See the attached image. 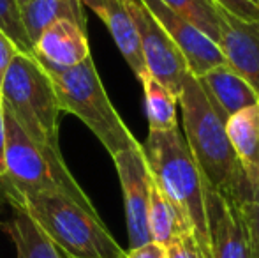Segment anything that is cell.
I'll list each match as a JSON object with an SVG mask.
<instances>
[{
	"instance_id": "obj_13",
	"label": "cell",
	"mask_w": 259,
	"mask_h": 258,
	"mask_svg": "<svg viewBox=\"0 0 259 258\" xmlns=\"http://www.w3.org/2000/svg\"><path fill=\"white\" fill-rule=\"evenodd\" d=\"M81 4L90 7L104 21L122 57L133 69L136 78L140 80L147 72V67L143 62V55H141L136 27L122 0H81Z\"/></svg>"
},
{
	"instance_id": "obj_8",
	"label": "cell",
	"mask_w": 259,
	"mask_h": 258,
	"mask_svg": "<svg viewBox=\"0 0 259 258\" xmlns=\"http://www.w3.org/2000/svg\"><path fill=\"white\" fill-rule=\"evenodd\" d=\"M113 163H115L123 195L129 248H138V246L150 242L147 210L152 175L141 143L115 154Z\"/></svg>"
},
{
	"instance_id": "obj_6",
	"label": "cell",
	"mask_w": 259,
	"mask_h": 258,
	"mask_svg": "<svg viewBox=\"0 0 259 258\" xmlns=\"http://www.w3.org/2000/svg\"><path fill=\"white\" fill-rule=\"evenodd\" d=\"M4 110L34 141L60 151V106L53 83L34 55L18 52L0 89Z\"/></svg>"
},
{
	"instance_id": "obj_29",
	"label": "cell",
	"mask_w": 259,
	"mask_h": 258,
	"mask_svg": "<svg viewBox=\"0 0 259 258\" xmlns=\"http://www.w3.org/2000/svg\"><path fill=\"white\" fill-rule=\"evenodd\" d=\"M254 2H256V4H257V0H254Z\"/></svg>"
},
{
	"instance_id": "obj_23",
	"label": "cell",
	"mask_w": 259,
	"mask_h": 258,
	"mask_svg": "<svg viewBox=\"0 0 259 258\" xmlns=\"http://www.w3.org/2000/svg\"><path fill=\"white\" fill-rule=\"evenodd\" d=\"M211 2L240 20L259 23V6L254 0H211Z\"/></svg>"
},
{
	"instance_id": "obj_1",
	"label": "cell",
	"mask_w": 259,
	"mask_h": 258,
	"mask_svg": "<svg viewBox=\"0 0 259 258\" xmlns=\"http://www.w3.org/2000/svg\"><path fill=\"white\" fill-rule=\"evenodd\" d=\"M177 101L182 112L185 143L205 184L240 207L254 193L228 140V119L208 97L201 82L191 72L182 80Z\"/></svg>"
},
{
	"instance_id": "obj_2",
	"label": "cell",
	"mask_w": 259,
	"mask_h": 258,
	"mask_svg": "<svg viewBox=\"0 0 259 258\" xmlns=\"http://www.w3.org/2000/svg\"><path fill=\"white\" fill-rule=\"evenodd\" d=\"M141 147L152 179L175 207L184 230L192 234L199 258H211L205 180L184 136L178 129L148 131Z\"/></svg>"
},
{
	"instance_id": "obj_16",
	"label": "cell",
	"mask_w": 259,
	"mask_h": 258,
	"mask_svg": "<svg viewBox=\"0 0 259 258\" xmlns=\"http://www.w3.org/2000/svg\"><path fill=\"white\" fill-rule=\"evenodd\" d=\"M20 14L32 45L45 28L60 20L72 21L87 30V16L81 0H27L20 4Z\"/></svg>"
},
{
	"instance_id": "obj_9",
	"label": "cell",
	"mask_w": 259,
	"mask_h": 258,
	"mask_svg": "<svg viewBox=\"0 0 259 258\" xmlns=\"http://www.w3.org/2000/svg\"><path fill=\"white\" fill-rule=\"evenodd\" d=\"M140 2L147 7L148 13L155 18L157 23L166 30L175 46L180 50L191 75L199 78L210 69L226 64L219 46L189 20L175 13L160 0H140Z\"/></svg>"
},
{
	"instance_id": "obj_31",
	"label": "cell",
	"mask_w": 259,
	"mask_h": 258,
	"mask_svg": "<svg viewBox=\"0 0 259 258\" xmlns=\"http://www.w3.org/2000/svg\"><path fill=\"white\" fill-rule=\"evenodd\" d=\"M123 256H125V255H123Z\"/></svg>"
},
{
	"instance_id": "obj_12",
	"label": "cell",
	"mask_w": 259,
	"mask_h": 258,
	"mask_svg": "<svg viewBox=\"0 0 259 258\" xmlns=\"http://www.w3.org/2000/svg\"><path fill=\"white\" fill-rule=\"evenodd\" d=\"M34 57L57 67H72L90 55L87 30L67 20L55 21L34 43Z\"/></svg>"
},
{
	"instance_id": "obj_30",
	"label": "cell",
	"mask_w": 259,
	"mask_h": 258,
	"mask_svg": "<svg viewBox=\"0 0 259 258\" xmlns=\"http://www.w3.org/2000/svg\"><path fill=\"white\" fill-rule=\"evenodd\" d=\"M257 6H259V0H257Z\"/></svg>"
},
{
	"instance_id": "obj_11",
	"label": "cell",
	"mask_w": 259,
	"mask_h": 258,
	"mask_svg": "<svg viewBox=\"0 0 259 258\" xmlns=\"http://www.w3.org/2000/svg\"><path fill=\"white\" fill-rule=\"evenodd\" d=\"M211 258H249V244L238 207L205 184Z\"/></svg>"
},
{
	"instance_id": "obj_18",
	"label": "cell",
	"mask_w": 259,
	"mask_h": 258,
	"mask_svg": "<svg viewBox=\"0 0 259 258\" xmlns=\"http://www.w3.org/2000/svg\"><path fill=\"white\" fill-rule=\"evenodd\" d=\"M145 92V110H147L148 129L150 131H173L178 129L177 122V97L164 85L145 72L140 78Z\"/></svg>"
},
{
	"instance_id": "obj_7",
	"label": "cell",
	"mask_w": 259,
	"mask_h": 258,
	"mask_svg": "<svg viewBox=\"0 0 259 258\" xmlns=\"http://www.w3.org/2000/svg\"><path fill=\"white\" fill-rule=\"evenodd\" d=\"M122 2L136 27L147 72L154 76L160 85L166 87L175 97H178L182 80L189 72L184 55L140 0H122Z\"/></svg>"
},
{
	"instance_id": "obj_21",
	"label": "cell",
	"mask_w": 259,
	"mask_h": 258,
	"mask_svg": "<svg viewBox=\"0 0 259 258\" xmlns=\"http://www.w3.org/2000/svg\"><path fill=\"white\" fill-rule=\"evenodd\" d=\"M0 30L13 41L20 53L34 55V45L25 32L18 0H0Z\"/></svg>"
},
{
	"instance_id": "obj_3",
	"label": "cell",
	"mask_w": 259,
	"mask_h": 258,
	"mask_svg": "<svg viewBox=\"0 0 259 258\" xmlns=\"http://www.w3.org/2000/svg\"><path fill=\"white\" fill-rule=\"evenodd\" d=\"M46 232L67 258H123L125 249L115 241L97 210H89L58 193H6Z\"/></svg>"
},
{
	"instance_id": "obj_15",
	"label": "cell",
	"mask_w": 259,
	"mask_h": 258,
	"mask_svg": "<svg viewBox=\"0 0 259 258\" xmlns=\"http://www.w3.org/2000/svg\"><path fill=\"white\" fill-rule=\"evenodd\" d=\"M198 80L201 82L208 97L213 101V104L222 112L226 119L238 114L243 108L259 103L256 90L242 76L236 75L228 64H221L210 69Z\"/></svg>"
},
{
	"instance_id": "obj_17",
	"label": "cell",
	"mask_w": 259,
	"mask_h": 258,
	"mask_svg": "<svg viewBox=\"0 0 259 258\" xmlns=\"http://www.w3.org/2000/svg\"><path fill=\"white\" fill-rule=\"evenodd\" d=\"M11 209L13 216L2 228L13 241L18 258H67L27 210L18 205H11Z\"/></svg>"
},
{
	"instance_id": "obj_24",
	"label": "cell",
	"mask_w": 259,
	"mask_h": 258,
	"mask_svg": "<svg viewBox=\"0 0 259 258\" xmlns=\"http://www.w3.org/2000/svg\"><path fill=\"white\" fill-rule=\"evenodd\" d=\"M167 258H199L198 246L191 232H182L166 246Z\"/></svg>"
},
{
	"instance_id": "obj_5",
	"label": "cell",
	"mask_w": 259,
	"mask_h": 258,
	"mask_svg": "<svg viewBox=\"0 0 259 258\" xmlns=\"http://www.w3.org/2000/svg\"><path fill=\"white\" fill-rule=\"evenodd\" d=\"M6 134V175L0 179V195L58 193L85 209L97 210L69 172L60 151L34 141L7 112Z\"/></svg>"
},
{
	"instance_id": "obj_4",
	"label": "cell",
	"mask_w": 259,
	"mask_h": 258,
	"mask_svg": "<svg viewBox=\"0 0 259 258\" xmlns=\"http://www.w3.org/2000/svg\"><path fill=\"white\" fill-rule=\"evenodd\" d=\"M39 64L52 80L60 110L76 115L111 158L140 143L109 101L92 57L72 67H57L42 60Z\"/></svg>"
},
{
	"instance_id": "obj_27",
	"label": "cell",
	"mask_w": 259,
	"mask_h": 258,
	"mask_svg": "<svg viewBox=\"0 0 259 258\" xmlns=\"http://www.w3.org/2000/svg\"><path fill=\"white\" fill-rule=\"evenodd\" d=\"M6 143H7L6 112H4L2 97H0V179L6 175Z\"/></svg>"
},
{
	"instance_id": "obj_10",
	"label": "cell",
	"mask_w": 259,
	"mask_h": 258,
	"mask_svg": "<svg viewBox=\"0 0 259 258\" xmlns=\"http://www.w3.org/2000/svg\"><path fill=\"white\" fill-rule=\"evenodd\" d=\"M219 20L217 43L224 62L259 96V23L243 21L215 4Z\"/></svg>"
},
{
	"instance_id": "obj_25",
	"label": "cell",
	"mask_w": 259,
	"mask_h": 258,
	"mask_svg": "<svg viewBox=\"0 0 259 258\" xmlns=\"http://www.w3.org/2000/svg\"><path fill=\"white\" fill-rule=\"evenodd\" d=\"M123 258H167V249L166 246L150 241L138 248H129Z\"/></svg>"
},
{
	"instance_id": "obj_22",
	"label": "cell",
	"mask_w": 259,
	"mask_h": 258,
	"mask_svg": "<svg viewBox=\"0 0 259 258\" xmlns=\"http://www.w3.org/2000/svg\"><path fill=\"white\" fill-rule=\"evenodd\" d=\"M249 244V258H259V190L238 207Z\"/></svg>"
},
{
	"instance_id": "obj_26",
	"label": "cell",
	"mask_w": 259,
	"mask_h": 258,
	"mask_svg": "<svg viewBox=\"0 0 259 258\" xmlns=\"http://www.w3.org/2000/svg\"><path fill=\"white\" fill-rule=\"evenodd\" d=\"M16 53H18V48L13 45V41L0 30V89H2V82L7 72V67L13 62Z\"/></svg>"
},
{
	"instance_id": "obj_28",
	"label": "cell",
	"mask_w": 259,
	"mask_h": 258,
	"mask_svg": "<svg viewBox=\"0 0 259 258\" xmlns=\"http://www.w3.org/2000/svg\"><path fill=\"white\" fill-rule=\"evenodd\" d=\"M21 2H27V0H18V4H21Z\"/></svg>"
},
{
	"instance_id": "obj_20",
	"label": "cell",
	"mask_w": 259,
	"mask_h": 258,
	"mask_svg": "<svg viewBox=\"0 0 259 258\" xmlns=\"http://www.w3.org/2000/svg\"><path fill=\"white\" fill-rule=\"evenodd\" d=\"M160 2L189 20L201 32H205L213 43H217L219 20L217 9L211 0H160Z\"/></svg>"
},
{
	"instance_id": "obj_19",
	"label": "cell",
	"mask_w": 259,
	"mask_h": 258,
	"mask_svg": "<svg viewBox=\"0 0 259 258\" xmlns=\"http://www.w3.org/2000/svg\"><path fill=\"white\" fill-rule=\"evenodd\" d=\"M147 225L150 241L159 242L162 246H167L182 232H187L182 227L175 207L162 195V191L154 182V179L150 180V193H148Z\"/></svg>"
},
{
	"instance_id": "obj_14",
	"label": "cell",
	"mask_w": 259,
	"mask_h": 258,
	"mask_svg": "<svg viewBox=\"0 0 259 258\" xmlns=\"http://www.w3.org/2000/svg\"><path fill=\"white\" fill-rule=\"evenodd\" d=\"M228 140L252 193L259 190V103L243 108L226 122Z\"/></svg>"
}]
</instances>
